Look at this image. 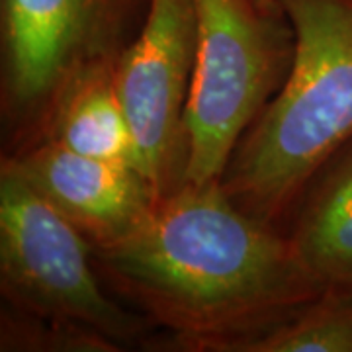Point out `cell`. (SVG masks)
I'll use <instances>...</instances> for the list:
<instances>
[{
    "mask_svg": "<svg viewBox=\"0 0 352 352\" xmlns=\"http://www.w3.org/2000/svg\"><path fill=\"white\" fill-rule=\"evenodd\" d=\"M92 247L104 286L173 351L237 352L325 289L288 235L239 210L221 182L182 184Z\"/></svg>",
    "mask_w": 352,
    "mask_h": 352,
    "instance_id": "cell-1",
    "label": "cell"
},
{
    "mask_svg": "<svg viewBox=\"0 0 352 352\" xmlns=\"http://www.w3.org/2000/svg\"><path fill=\"white\" fill-rule=\"evenodd\" d=\"M294 28L288 76L243 133L221 188L286 233L317 170L352 139V0H278Z\"/></svg>",
    "mask_w": 352,
    "mask_h": 352,
    "instance_id": "cell-2",
    "label": "cell"
},
{
    "mask_svg": "<svg viewBox=\"0 0 352 352\" xmlns=\"http://www.w3.org/2000/svg\"><path fill=\"white\" fill-rule=\"evenodd\" d=\"M198 55L184 184L219 182L243 133L288 76L294 28L278 0H192Z\"/></svg>",
    "mask_w": 352,
    "mask_h": 352,
    "instance_id": "cell-3",
    "label": "cell"
},
{
    "mask_svg": "<svg viewBox=\"0 0 352 352\" xmlns=\"http://www.w3.org/2000/svg\"><path fill=\"white\" fill-rule=\"evenodd\" d=\"M0 289L4 305L98 331L122 349L149 321L110 296L88 237L10 168L0 166Z\"/></svg>",
    "mask_w": 352,
    "mask_h": 352,
    "instance_id": "cell-4",
    "label": "cell"
},
{
    "mask_svg": "<svg viewBox=\"0 0 352 352\" xmlns=\"http://www.w3.org/2000/svg\"><path fill=\"white\" fill-rule=\"evenodd\" d=\"M151 0H0L2 124L22 149L41 138L63 87L88 67L118 63Z\"/></svg>",
    "mask_w": 352,
    "mask_h": 352,
    "instance_id": "cell-5",
    "label": "cell"
},
{
    "mask_svg": "<svg viewBox=\"0 0 352 352\" xmlns=\"http://www.w3.org/2000/svg\"><path fill=\"white\" fill-rule=\"evenodd\" d=\"M198 55L192 0H151L145 24L116 65L131 126L138 168L155 201L184 184L188 163L186 106Z\"/></svg>",
    "mask_w": 352,
    "mask_h": 352,
    "instance_id": "cell-6",
    "label": "cell"
},
{
    "mask_svg": "<svg viewBox=\"0 0 352 352\" xmlns=\"http://www.w3.org/2000/svg\"><path fill=\"white\" fill-rule=\"evenodd\" d=\"M2 166L24 178L92 245L122 237L155 201L133 164L87 157L50 139L4 155Z\"/></svg>",
    "mask_w": 352,
    "mask_h": 352,
    "instance_id": "cell-7",
    "label": "cell"
},
{
    "mask_svg": "<svg viewBox=\"0 0 352 352\" xmlns=\"http://www.w3.org/2000/svg\"><path fill=\"white\" fill-rule=\"evenodd\" d=\"M286 235L325 288H352V139L311 178Z\"/></svg>",
    "mask_w": 352,
    "mask_h": 352,
    "instance_id": "cell-8",
    "label": "cell"
},
{
    "mask_svg": "<svg viewBox=\"0 0 352 352\" xmlns=\"http://www.w3.org/2000/svg\"><path fill=\"white\" fill-rule=\"evenodd\" d=\"M116 65H94L73 76L53 102L39 139L138 168V149L118 90Z\"/></svg>",
    "mask_w": 352,
    "mask_h": 352,
    "instance_id": "cell-9",
    "label": "cell"
},
{
    "mask_svg": "<svg viewBox=\"0 0 352 352\" xmlns=\"http://www.w3.org/2000/svg\"><path fill=\"white\" fill-rule=\"evenodd\" d=\"M237 352H352V288H325Z\"/></svg>",
    "mask_w": 352,
    "mask_h": 352,
    "instance_id": "cell-10",
    "label": "cell"
},
{
    "mask_svg": "<svg viewBox=\"0 0 352 352\" xmlns=\"http://www.w3.org/2000/svg\"><path fill=\"white\" fill-rule=\"evenodd\" d=\"M0 351L118 352L124 349L98 331L51 321L4 305L0 321Z\"/></svg>",
    "mask_w": 352,
    "mask_h": 352,
    "instance_id": "cell-11",
    "label": "cell"
}]
</instances>
